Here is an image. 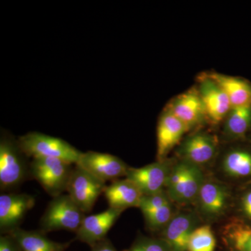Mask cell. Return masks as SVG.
<instances>
[{"mask_svg":"<svg viewBox=\"0 0 251 251\" xmlns=\"http://www.w3.org/2000/svg\"><path fill=\"white\" fill-rule=\"evenodd\" d=\"M222 170L229 177L237 180H251V150L236 148L223 158Z\"/></svg>","mask_w":251,"mask_h":251,"instance_id":"44dd1931","label":"cell"},{"mask_svg":"<svg viewBox=\"0 0 251 251\" xmlns=\"http://www.w3.org/2000/svg\"><path fill=\"white\" fill-rule=\"evenodd\" d=\"M106 183L98 179L78 165L73 168L67 192L85 214L91 212Z\"/></svg>","mask_w":251,"mask_h":251,"instance_id":"8992f818","label":"cell"},{"mask_svg":"<svg viewBox=\"0 0 251 251\" xmlns=\"http://www.w3.org/2000/svg\"><path fill=\"white\" fill-rule=\"evenodd\" d=\"M85 214L68 194L52 198L40 220V229L44 233L58 230L76 233Z\"/></svg>","mask_w":251,"mask_h":251,"instance_id":"3957f363","label":"cell"},{"mask_svg":"<svg viewBox=\"0 0 251 251\" xmlns=\"http://www.w3.org/2000/svg\"><path fill=\"white\" fill-rule=\"evenodd\" d=\"M122 211L109 207L99 214L85 216L76 232V239L92 247L103 239L121 216Z\"/></svg>","mask_w":251,"mask_h":251,"instance_id":"5bb4252c","label":"cell"},{"mask_svg":"<svg viewBox=\"0 0 251 251\" xmlns=\"http://www.w3.org/2000/svg\"><path fill=\"white\" fill-rule=\"evenodd\" d=\"M76 165L105 183L126 177L129 168L116 156L93 151L82 152Z\"/></svg>","mask_w":251,"mask_h":251,"instance_id":"52a82bcc","label":"cell"},{"mask_svg":"<svg viewBox=\"0 0 251 251\" xmlns=\"http://www.w3.org/2000/svg\"><path fill=\"white\" fill-rule=\"evenodd\" d=\"M11 234L17 240L23 251H65L72 244V242H54L40 230H25L19 227Z\"/></svg>","mask_w":251,"mask_h":251,"instance_id":"ffe728a7","label":"cell"},{"mask_svg":"<svg viewBox=\"0 0 251 251\" xmlns=\"http://www.w3.org/2000/svg\"><path fill=\"white\" fill-rule=\"evenodd\" d=\"M103 193L109 207L122 211L128 208L139 207L143 197L138 186L127 178L112 181L106 186Z\"/></svg>","mask_w":251,"mask_h":251,"instance_id":"ac0fdd59","label":"cell"},{"mask_svg":"<svg viewBox=\"0 0 251 251\" xmlns=\"http://www.w3.org/2000/svg\"><path fill=\"white\" fill-rule=\"evenodd\" d=\"M173 202L166 190L150 196H143L139 207L145 223L152 232L163 231L175 216Z\"/></svg>","mask_w":251,"mask_h":251,"instance_id":"7c38bea8","label":"cell"},{"mask_svg":"<svg viewBox=\"0 0 251 251\" xmlns=\"http://www.w3.org/2000/svg\"><path fill=\"white\" fill-rule=\"evenodd\" d=\"M251 129V105L232 108L226 119L225 132L234 140L245 138Z\"/></svg>","mask_w":251,"mask_h":251,"instance_id":"603a6c76","label":"cell"},{"mask_svg":"<svg viewBox=\"0 0 251 251\" xmlns=\"http://www.w3.org/2000/svg\"><path fill=\"white\" fill-rule=\"evenodd\" d=\"M92 251H117L110 239H105L91 247Z\"/></svg>","mask_w":251,"mask_h":251,"instance_id":"83f0119b","label":"cell"},{"mask_svg":"<svg viewBox=\"0 0 251 251\" xmlns=\"http://www.w3.org/2000/svg\"><path fill=\"white\" fill-rule=\"evenodd\" d=\"M0 251H23L17 240L11 234L0 237Z\"/></svg>","mask_w":251,"mask_h":251,"instance_id":"4316f807","label":"cell"},{"mask_svg":"<svg viewBox=\"0 0 251 251\" xmlns=\"http://www.w3.org/2000/svg\"><path fill=\"white\" fill-rule=\"evenodd\" d=\"M216 241L210 226H200L193 231L188 244V251H214Z\"/></svg>","mask_w":251,"mask_h":251,"instance_id":"cb8c5ba5","label":"cell"},{"mask_svg":"<svg viewBox=\"0 0 251 251\" xmlns=\"http://www.w3.org/2000/svg\"><path fill=\"white\" fill-rule=\"evenodd\" d=\"M167 108L186 126L188 130L201 125L206 119L201 96L198 91L195 90L180 94Z\"/></svg>","mask_w":251,"mask_h":251,"instance_id":"e0dca14e","label":"cell"},{"mask_svg":"<svg viewBox=\"0 0 251 251\" xmlns=\"http://www.w3.org/2000/svg\"><path fill=\"white\" fill-rule=\"evenodd\" d=\"M188 128L168 108L163 111L157 126V159L163 161L182 139Z\"/></svg>","mask_w":251,"mask_h":251,"instance_id":"9a60e30c","label":"cell"},{"mask_svg":"<svg viewBox=\"0 0 251 251\" xmlns=\"http://www.w3.org/2000/svg\"><path fill=\"white\" fill-rule=\"evenodd\" d=\"M34 204L35 198L27 193H2L0 196L1 234H11L19 228L26 214Z\"/></svg>","mask_w":251,"mask_h":251,"instance_id":"ba28073f","label":"cell"},{"mask_svg":"<svg viewBox=\"0 0 251 251\" xmlns=\"http://www.w3.org/2000/svg\"><path fill=\"white\" fill-rule=\"evenodd\" d=\"M239 219L251 226V186L246 188L239 200Z\"/></svg>","mask_w":251,"mask_h":251,"instance_id":"484cf974","label":"cell"},{"mask_svg":"<svg viewBox=\"0 0 251 251\" xmlns=\"http://www.w3.org/2000/svg\"><path fill=\"white\" fill-rule=\"evenodd\" d=\"M222 237L230 251H251V226L239 218L224 226Z\"/></svg>","mask_w":251,"mask_h":251,"instance_id":"7402d4cb","label":"cell"},{"mask_svg":"<svg viewBox=\"0 0 251 251\" xmlns=\"http://www.w3.org/2000/svg\"><path fill=\"white\" fill-rule=\"evenodd\" d=\"M207 76L215 81L227 94L232 108L251 105V83L240 77L212 73Z\"/></svg>","mask_w":251,"mask_h":251,"instance_id":"d6986e66","label":"cell"},{"mask_svg":"<svg viewBox=\"0 0 251 251\" xmlns=\"http://www.w3.org/2000/svg\"><path fill=\"white\" fill-rule=\"evenodd\" d=\"M18 141L1 138L0 142V188L11 191L23 184L30 176L28 166Z\"/></svg>","mask_w":251,"mask_h":251,"instance_id":"277c9868","label":"cell"},{"mask_svg":"<svg viewBox=\"0 0 251 251\" xmlns=\"http://www.w3.org/2000/svg\"><path fill=\"white\" fill-rule=\"evenodd\" d=\"M199 92L202 100L206 119L217 125L226 120L232 110L230 100L224 90L207 75L200 79Z\"/></svg>","mask_w":251,"mask_h":251,"instance_id":"8fae6325","label":"cell"},{"mask_svg":"<svg viewBox=\"0 0 251 251\" xmlns=\"http://www.w3.org/2000/svg\"><path fill=\"white\" fill-rule=\"evenodd\" d=\"M217 149L215 136L206 132L198 131L183 141L179 148V155L181 159L202 168L214 159Z\"/></svg>","mask_w":251,"mask_h":251,"instance_id":"4fadbf2b","label":"cell"},{"mask_svg":"<svg viewBox=\"0 0 251 251\" xmlns=\"http://www.w3.org/2000/svg\"><path fill=\"white\" fill-rule=\"evenodd\" d=\"M128 251H171L168 243L162 238L140 235Z\"/></svg>","mask_w":251,"mask_h":251,"instance_id":"d4e9b609","label":"cell"},{"mask_svg":"<svg viewBox=\"0 0 251 251\" xmlns=\"http://www.w3.org/2000/svg\"><path fill=\"white\" fill-rule=\"evenodd\" d=\"M18 143L23 152L33 158H58L76 165L82 153L65 140L39 132L20 137Z\"/></svg>","mask_w":251,"mask_h":251,"instance_id":"7a4b0ae2","label":"cell"},{"mask_svg":"<svg viewBox=\"0 0 251 251\" xmlns=\"http://www.w3.org/2000/svg\"><path fill=\"white\" fill-rule=\"evenodd\" d=\"M73 164L54 158H34L31 161L30 176L40 184L52 198L67 191Z\"/></svg>","mask_w":251,"mask_h":251,"instance_id":"5b68a950","label":"cell"},{"mask_svg":"<svg viewBox=\"0 0 251 251\" xmlns=\"http://www.w3.org/2000/svg\"><path fill=\"white\" fill-rule=\"evenodd\" d=\"M205 181L202 168L181 159L173 164L166 184V192L173 203L196 202Z\"/></svg>","mask_w":251,"mask_h":251,"instance_id":"6da1fadb","label":"cell"},{"mask_svg":"<svg viewBox=\"0 0 251 251\" xmlns=\"http://www.w3.org/2000/svg\"><path fill=\"white\" fill-rule=\"evenodd\" d=\"M173 165L167 159L157 161L142 168H128L126 178L134 183L143 196L164 191Z\"/></svg>","mask_w":251,"mask_h":251,"instance_id":"30bf717a","label":"cell"},{"mask_svg":"<svg viewBox=\"0 0 251 251\" xmlns=\"http://www.w3.org/2000/svg\"><path fill=\"white\" fill-rule=\"evenodd\" d=\"M230 201V190L226 185L216 180L205 179L196 203L201 215L211 221L226 214Z\"/></svg>","mask_w":251,"mask_h":251,"instance_id":"9c48e42d","label":"cell"},{"mask_svg":"<svg viewBox=\"0 0 251 251\" xmlns=\"http://www.w3.org/2000/svg\"><path fill=\"white\" fill-rule=\"evenodd\" d=\"M198 216L192 212L175 214L173 219L162 231L164 239L171 251H188L190 237L198 226Z\"/></svg>","mask_w":251,"mask_h":251,"instance_id":"2e32d148","label":"cell"}]
</instances>
